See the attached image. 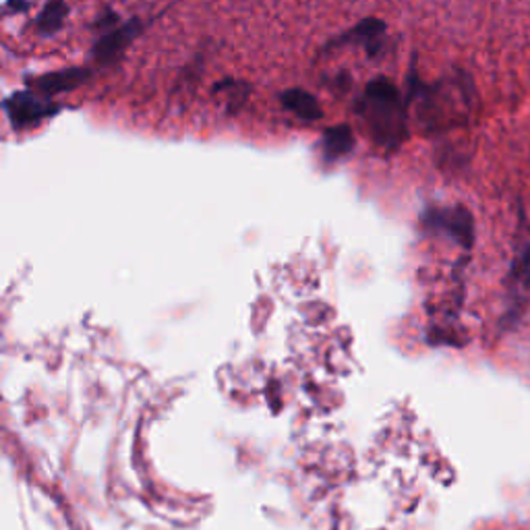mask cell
<instances>
[{
	"mask_svg": "<svg viewBox=\"0 0 530 530\" xmlns=\"http://www.w3.org/2000/svg\"><path fill=\"white\" fill-rule=\"evenodd\" d=\"M409 102L388 77L369 81L357 99V114L365 120L373 141L386 153H394L409 137Z\"/></svg>",
	"mask_w": 530,
	"mask_h": 530,
	"instance_id": "6da1fadb",
	"label": "cell"
},
{
	"mask_svg": "<svg viewBox=\"0 0 530 530\" xmlns=\"http://www.w3.org/2000/svg\"><path fill=\"white\" fill-rule=\"evenodd\" d=\"M422 226L442 233L462 249H473L476 241L474 216L466 205H429L421 216Z\"/></svg>",
	"mask_w": 530,
	"mask_h": 530,
	"instance_id": "7a4b0ae2",
	"label": "cell"
},
{
	"mask_svg": "<svg viewBox=\"0 0 530 530\" xmlns=\"http://www.w3.org/2000/svg\"><path fill=\"white\" fill-rule=\"evenodd\" d=\"M5 112L9 117L13 129H29L36 127L37 122H42L46 119L55 117L60 110V106L48 102V99L42 98L36 91H15V94L5 99Z\"/></svg>",
	"mask_w": 530,
	"mask_h": 530,
	"instance_id": "3957f363",
	"label": "cell"
},
{
	"mask_svg": "<svg viewBox=\"0 0 530 530\" xmlns=\"http://www.w3.org/2000/svg\"><path fill=\"white\" fill-rule=\"evenodd\" d=\"M386 21H381L378 17H367L363 21H359L350 32L342 34L340 37H336L327 44V48H338V46H348L357 44L363 46L369 57H375L381 50L383 37H386Z\"/></svg>",
	"mask_w": 530,
	"mask_h": 530,
	"instance_id": "277c9868",
	"label": "cell"
},
{
	"mask_svg": "<svg viewBox=\"0 0 530 530\" xmlns=\"http://www.w3.org/2000/svg\"><path fill=\"white\" fill-rule=\"evenodd\" d=\"M89 77L88 68H65V71L58 73H48V75H40L36 79L29 81L36 94H44V96H52V94H65V91H71L75 88H79L81 83H86Z\"/></svg>",
	"mask_w": 530,
	"mask_h": 530,
	"instance_id": "5b68a950",
	"label": "cell"
},
{
	"mask_svg": "<svg viewBox=\"0 0 530 530\" xmlns=\"http://www.w3.org/2000/svg\"><path fill=\"white\" fill-rule=\"evenodd\" d=\"M141 29V21L140 19H133L125 23V26H120L117 29H112V32L106 34L102 40L96 44L94 48V57L98 63H110L117 57L122 55V50L127 48L130 44V40L140 34Z\"/></svg>",
	"mask_w": 530,
	"mask_h": 530,
	"instance_id": "8992f818",
	"label": "cell"
},
{
	"mask_svg": "<svg viewBox=\"0 0 530 530\" xmlns=\"http://www.w3.org/2000/svg\"><path fill=\"white\" fill-rule=\"evenodd\" d=\"M355 133H352V129L348 125H336L332 129H327L324 137H321V156L327 162H336V160H342L347 158L348 153H352L355 150Z\"/></svg>",
	"mask_w": 530,
	"mask_h": 530,
	"instance_id": "52a82bcc",
	"label": "cell"
},
{
	"mask_svg": "<svg viewBox=\"0 0 530 530\" xmlns=\"http://www.w3.org/2000/svg\"><path fill=\"white\" fill-rule=\"evenodd\" d=\"M280 99H282L284 109L296 114V117L305 122H315L324 117V110H321L317 98L301 88L286 89L280 96Z\"/></svg>",
	"mask_w": 530,
	"mask_h": 530,
	"instance_id": "ba28073f",
	"label": "cell"
},
{
	"mask_svg": "<svg viewBox=\"0 0 530 530\" xmlns=\"http://www.w3.org/2000/svg\"><path fill=\"white\" fill-rule=\"evenodd\" d=\"M67 13H68V9H67V5L63 3V0H50V3L42 9L40 17H37V21H36V26L44 36L57 34L60 26H63L65 19H67Z\"/></svg>",
	"mask_w": 530,
	"mask_h": 530,
	"instance_id": "9c48e42d",
	"label": "cell"
},
{
	"mask_svg": "<svg viewBox=\"0 0 530 530\" xmlns=\"http://www.w3.org/2000/svg\"><path fill=\"white\" fill-rule=\"evenodd\" d=\"M512 278L518 286L530 290V247L522 251V255L516 259V264H514Z\"/></svg>",
	"mask_w": 530,
	"mask_h": 530,
	"instance_id": "30bf717a",
	"label": "cell"
}]
</instances>
